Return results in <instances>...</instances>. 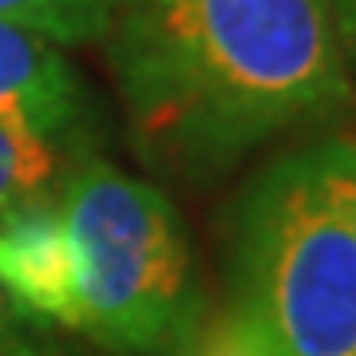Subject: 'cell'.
<instances>
[{"mask_svg": "<svg viewBox=\"0 0 356 356\" xmlns=\"http://www.w3.org/2000/svg\"><path fill=\"white\" fill-rule=\"evenodd\" d=\"M229 356H356V143L273 159L229 229Z\"/></svg>", "mask_w": 356, "mask_h": 356, "instance_id": "cell-2", "label": "cell"}, {"mask_svg": "<svg viewBox=\"0 0 356 356\" xmlns=\"http://www.w3.org/2000/svg\"><path fill=\"white\" fill-rule=\"evenodd\" d=\"M91 154V143L60 139L16 115H0V214L36 198H60L67 175Z\"/></svg>", "mask_w": 356, "mask_h": 356, "instance_id": "cell-6", "label": "cell"}, {"mask_svg": "<svg viewBox=\"0 0 356 356\" xmlns=\"http://www.w3.org/2000/svg\"><path fill=\"white\" fill-rule=\"evenodd\" d=\"M60 210L79 269V332L119 356H198L206 293L170 198L88 154Z\"/></svg>", "mask_w": 356, "mask_h": 356, "instance_id": "cell-3", "label": "cell"}, {"mask_svg": "<svg viewBox=\"0 0 356 356\" xmlns=\"http://www.w3.org/2000/svg\"><path fill=\"white\" fill-rule=\"evenodd\" d=\"M0 115H16L60 139L91 143L95 111L56 44L0 20Z\"/></svg>", "mask_w": 356, "mask_h": 356, "instance_id": "cell-5", "label": "cell"}, {"mask_svg": "<svg viewBox=\"0 0 356 356\" xmlns=\"http://www.w3.org/2000/svg\"><path fill=\"white\" fill-rule=\"evenodd\" d=\"M99 44L139 154L178 178L356 103L332 0H111Z\"/></svg>", "mask_w": 356, "mask_h": 356, "instance_id": "cell-1", "label": "cell"}, {"mask_svg": "<svg viewBox=\"0 0 356 356\" xmlns=\"http://www.w3.org/2000/svg\"><path fill=\"white\" fill-rule=\"evenodd\" d=\"M0 281L48 325L83 329L76 250L60 198H36L0 214Z\"/></svg>", "mask_w": 356, "mask_h": 356, "instance_id": "cell-4", "label": "cell"}, {"mask_svg": "<svg viewBox=\"0 0 356 356\" xmlns=\"http://www.w3.org/2000/svg\"><path fill=\"white\" fill-rule=\"evenodd\" d=\"M0 356H64L48 321L24 309L0 281Z\"/></svg>", "mask_w": 356, "mask_h": 356, "instance_id": "cell-8", "label": "cell"}, {"mask_svg": "<svg viewBox=\"0 0 356 356\" xmlns=\"http://www.w3.org/2000/svg\"><path fill=\"white\" fill-rule=\"evenodd\" d=\"M332 20H337L344 64H348V76H353V88H356V0H332Z\"/></svg>", "mask_w": 356, "mask_h": 356, "instance_id": "cell-9", "label": "cell"}, {"mask_svg": "<svg viewBox=\"0 0 356 356\" xmlns=\"http://www.w3.org/2000/svg\"><path fill=\"white\" fill-rule=\"evenodd\" d=\"M0 20L48 44H99L107 36L111 0H0Z\"/></svg>", "mask_w": 356, "mask_h": 356, "instance_id": "cell-7", "label": "cell"}, {"mask_svg": "<svg viewBox=\"0 0 356 356\" xmlns=\"http://www.w3.org/2000/svg\"><path fill=\"white\" fill-rule=\"evenodd\" d=\"M202 356H229V348H226L222 341H210V348H206Z\"/></svg>", "mask_w": 356, "mask_h": 356, "instance_id": "cell-10", "label": "cell"}]
</instances>
